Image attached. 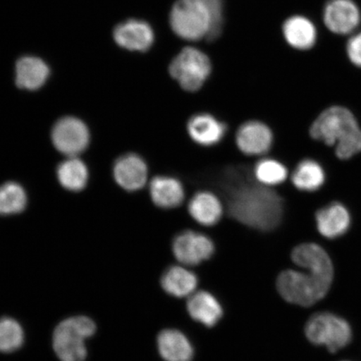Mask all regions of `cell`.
Returning <instances> with one entry per match:
<instances>
[{
    "mask_svg": "<svg viewBox=\"0 0 361 361\" xmlns=\"http://www.w3.org/2000/svg\"><path fill=\"white\" fill-rule=\"evenodd\" d=\"M230 180L228 209L233 219L262 232L279 227L283 215V201L278 192L243 177H232Z\"/></svg>",
    "mask_w": 361,
    "mask_h": 361,
    "instance_id": "obj_1",
    "label": "cell"
},
{
    "mask_svg": "<svg viewBox=\"0 0 361 361\" xmlns=\"http://www.w3.org/2000/svg\"><path fill=\"white\" fill-rule=\"evenodd\" d=\"M310 133L328 146L336 145L340 159H349L361 151V130L354 115L345 107L324 111L311 126Z\"/></svg>",
    "mask_w": 361,
    "mask_h": 361,
    "instance_id": "obj_2",
    "label": "cell"
},
{
    "mask_svg": "<svg viewBox=\"0 0 361 361\" xmlns=\"http://www.w3.org/2000/svg\"><path fill=\"white\" fill-rule=\"evenodd\" d=\"M308 270H286L279 275L277 290L288 303L308 307L322 300L331 288L334 274Z\"/></svg>",
    "mask_w": 361,
    "mask_h": 361,
    "instance_id": "obj_3",
    "label": "cell"
},
{
    "mask_svg": "<svg viewBox=\"0 0 361 361\" xmlns=\"http://www.w3.org/2000/svg\"><path fill=\"white\" fill-rule=\"evenodd\" d=\"M96 324L85 316H75L58 324L53 335V347L61 361H85V340L94 336Z\"/></svg>",
    "mask_w": 361,
    "mask_h": 361,
    "instance_id": "obj_4",
    "label": "cell"
},
{
    "mask_svg": "<svg viewBox=\"0 0 361 361\" xmlns=\"http://www.w3.org/2000/svg\"><path fill=\"white\" fill-rule=\"evenodd\" d=\"M171 29L179 37L200 40L211 30V13L200 0H178L170 13Z\"/></svg>",
    "mask_w": 361,
    "mask_h": 361,
    "instance_id": "obj_5",
    "label": "cell"
},
{
    "mask_svg": "<svg viewBox=\"0 0 361 361\" xmlns=\"http://www.w3.org/2000/svg\"><path fill=\"white\" fill-rule=\"evenodd\" d=\"M212 71L209 58L200 49L184 48L169 65V74L188 92L200 90Z\"/></svg>",
    "mask_w": 361,
    "mask_h": 361,
    "instance_id": "obj_6",
    "label": "cell"
},
{
    "mask_svg": "<svg viewBox=\"0 0 361 361\" xmlns=\"http://www.w3.org/2000/svg\"><path fill=\"white\" fill-rule=\"evenodd\" d=\"M305 335L313 344L326 345L329 351L335 353L349 344L352 333L345 319L333 314L319 313L307 322Z\"/></svg>",
    "mask_w": 361,
    "mask_h": 361,
    "instance_id": "obj_7",
    "label": "cell"
},
{
    "mask_svg": "<svg viewBox=\"0 0 361 361\" xmlns=\"http://www.w3.org/2000/svg\"><path fill=\"white\" fill-rule=\"evenodd\" d=\"M175 258L185 265H198L214 255L215 246L204 234L186 230L178 234L173 241Z\"/></svg>",
    "mask_w": 361,
    "mask_h": 361,
    "instance_id": "obj_8",
    "label": "cell"
},
{
    "mask_svg": "<svg viewBox=\"0 0 361 361\" xmlns=\"http://www.w3.org/2000/svg\"><path fill=\"white\" fill-rule=\"evenodd\" d=\"M89 132L82 121L74 117H65L54 126L52 141L63 154L75 157L87 147Z\"/></svg>",
    "mask_w": 361,
    "mask_h": 361,
    "instance_id": "obj_9",
    "label": "cell"
},
{
    "mask_svg": "<svg viewBox=\"0 0 361 361\" xmlns=\"http://www.w3.org/2000/svg\"><path fill=\"white\" fill-rule=\"evenodd\" d=\"M236 145L247 156H262L270 151L274 143L272 130L259 121H248L239 126Z\"/></svg>",
    "mask_w": 361,
    "mask_h": 361,
    "instance_id": "obj_10",
    "label": "cell"
},
{
    "mask_svg": "<svg viewBox=\"0 0 361 361\" xmlns=\"http://www.w3.org/2000/svg\"><path fill=\"white\" fill-rule=\"evenodd\" d=\"M324 21L331 32L347 35L359 25L360 13L352 0H329L324 7Z\"/></svg>",
    "mask_w": 361,
    "mask_h": 361,
    "instance_id": "obj_11",
    "label": "cell"
},
{
    "mask_svg": "<svg viewBox=\"0 0 361 361\" xmlns=\"http://www.w3.org/2000/svg\"><path fill=\"white\" fill-rule=\"evenodd\" d=\"M119 47L132 51L145 52L154 42L152 27L145 21L129 20L117 25L113 32Z\"/></svg>",
    "mask_w": 361,
    "mask_h": 361,
    "instance_id": "obj_12",
    "label": "cell"
},
{
    "mask_svg": "<svg viewBox=\"0 0 361 361\" xmlns=\"http://www.w3.org/2000/svg\"><path fill=\"white\" fill-rule=\"evenodd\" d=\"M187 130L197 145L209 147L222 141L227 133V126L209 113H197L189 118Z\"/></svg>",
    "mask_w": 361,
    "mask_h": 361,
    "instance_id": "obj_13",
    "label": "cell"
},
{
    "mask_svg": "<svg viewBox=\"0 0 361 361\" xmlns=\"http://www.w3.org/2000/svg\"><path fill=\"white\" fill-rule=\"evenodd\" d=\"M148 169L145 161L137 154H126L116 161L114 177L116 183L126 191L140 190L145 186Z\"/></svg>",
    "mask_w": 361,
    "mask_h": 361,
    "instance_id": "obj_14",
    "label": "cell"
},
{
    "mask_svg": "<svg viewBox=\"0 0 361 361\" xmlns=\"http://www.w3.org/2000/svg\"><path fill=\"white\" fill-rule=\"evenodd\" d=\"M154 204L164 209H173L183 204L185 191L182 183L171 176H157L149 186Z\"/></svg>",
    "mask_w": 361,
    "mask_h": 361,
    "instance_id": "obj_15",
    "label": "cell"
},
{
    "mask_svg": "<svg viewBox=\"0 0 361 361\" xmlns=\"http://www.w3.org/2000/svg\"><path fill=\"white\" fill-rule=\"evenodd\" d=\"M188 213L197 224L212 227L222 218V202L214 193L209 191L197 192L191 198L188 206Z\"/></svg>",
    "mask_w": 361,
    "mask_h": 361,
    "instance_id": "obj_16",
    "label": "cell"
},
{
    "mask_svg": "<svg viewBox=\"0 0 361 361\" xmlns=\"http://www.w3.org/2000/svg\"><path fill=\"white\" fill-rule=\"evenodd\" d=\"M187 310L192 319L209 328L215 326L224 314L219 300L207 291L197 292L189 296Z\"/></svg>",
    "mask_w": 361,
    "mask_h": 361,
    "instance_id": "obj_17",
    "label": "cell"
},
{
    "mask_svg": "<svg viewBox=\"0 0 361 361\" xmlns=\"http://www.w3.org/2000/svg\"><path fill=\"white\" fill-rule=\"evenodd\" d=\"M315 219L319 233L327 238L341 237L350 228L349 212L341 203L334 202L319 209Z\"/></svg>",
    "mask_w": 361,
    "mask_h": 361,
    "instance_id": "obj_18",
    "label": "cell"
},
{
    "mask_svg": "<svg viewBox=\"0 0 361 361\" xmlns=\"http://www.w3.org/2000/svg\"><path fill=\"white\" fill-rule=\"evenodd\" d=\"M157 348L165 361H192L193 346L178 329H164L157 337Z\"/></svg>",
    "mask_w": 361,
    "mask_h": 361,
    "instance_id": "obj_19",
    "label": "cell"
},
{
    "mask_svg": "<svg viewBox=\"0 0 361 361\" xmlns=\"http://www.w3.org/2000/svg\"><path fill=\"white\" fill-rule=\"evenodd\" d=\"M49 69L42 59L25 56L16 64V85L20 88L37 90L47 80Z\"/></svg>",
    "mask_w": 361,
    "mask_h": 361,
    "instance_id": "obj_20",
    "label": "cell"
},
{
    "mask_svg": "<svg viewBox=\"0 0 361 361\" xmlns=\"http://www.w3.org/2000/svg\"><path fill=\"white\" fill-rule=\"evenodd\" d=\"M197 283V275L180 266H171L161 278L162 288L166 293L176 298L191 296Z\"/></svg>",
    "mask_w": 361,
    "mask_h": 361,
    "instance_id": "obj_21",
    "label": "cell"
},
{
    "mask_svg": "<svg viewBox=\"0 0 361 361\" xmlns=\"http://www.w3.org/2000/svg\"><path fill=\"white\" fill-rule=\"evenodd\" d=\"M291 258L293 263L305 269L334 274L332 262L327 252L315 243H303L293 248Z\"/></svg>",
    "mask_w": 361,
    "mask_h": 361,
    "instance_id": "obj_22",
    "label": "cell"
},
{
    "mask_svg": "<svg viewBox=\"0 0 361 361\" xmlns=\"http://www.w3.org/2000/svg\"><path fill=\"white\" fill-rule=\"evenodd\" d=\"M283 35L292 47L308 49L314 47L316 30L313 23L302 16L290 18L284 23Z\"/></svg>",
    "mask_w": 361,
    "mask_h": 361,
    "instance_id": "obj_23",
    "label": "cell"
},
{
    "mask_svg": "<svg viewBox=\"0 0 361 361\" xmlns=\"http://www.w3.org/2000/svg\"><path fill=\"white\" fill-rule=\"evenodd\" d=\"M326 175L322 166L312 159H305L297 165L291 180L300 191L314 192L322 186Z\"/></svg>",
    "mask_w": 361,
    "mask_h": 361,
    "instance_id": "obj_24",
    "label": "cell"
},
{
    "mask_svg": "<svg viewBox=\"0 0 361 361\" xmlns=\"http://www.w3.org/2000/svg\"><path fill=\"white\" fill-rule=\"evenodd\" d=\"M57 177L59 182L68 190L80 191L88 180L87 166L78 157H71L59 166Z\"/></svg>",
    "mask_w": 361,
    "mask_h": 361,
    "instance_id": "obj_25",
    "label": "cell"
},
{
    "mask_svg": "<svg viewBox=\"0 0 361 361\" xmlns=\"http://www.w3.org/2000/svg\"><path fill=\"white\" fill-rule=\"evenodd\" d=\"M254 174L257 182L264 186L274 187L286 182L288 170L281 161L264 158L257 162Z\"/></svg>",
    "mask_w": 361,
    "mask_h": 361,
    "instance_id": "obj_26",
    "label": "cell"
},
{
    "mask_svg": "<svg viewBox=\"0 0 361 361\" xmlns=\"http://www.w3.org/2000/svg\"><path fill=\"white\" fill-rule=\"evenodd\" d=\"M26 203V194L20 185L11 182L0 187V215L20 214Z\"/></svg>",
    "mask_w": 361,
    "mask_h": 361,
    "instance_id": "obj_27",
    "label": "cell"
},
{
    "mask_svg": "<svg viewBox=\"0 0 361 361\" xmlns=\"http://www.w3.org/2000/svg\"><path fill=\"white\" fill-rule=\"evenodd\" d=\"M25 341V333L20 324L8 317L0 319V352L12 353L19 350Z\"/></svg>",
    "mask_w": 361,
    "mask_h": 361,
    "instance_id": "obj_28",
    "label": "cell"
},
{
    "mask_svg": "<svg viewBox=\"0 0 361 361\" xmlns=\"http://www.w3.org/2000/svg\"><path fill=\"white\" fill-rule=\"evenodd\" d=\"M209 8L212 17V26L207 39L214 40L218 38L223 27V0H200Z\"/></svg>",
    "mask_w": 361,
    "mask_h": 361,
    "instance_id": "obj_29",
    "label": "cell"
},
{
    "mask_svg": "<svg viewBox=\"0 0 361 361\" xmlns=\"http://www.w3.org/2000/svg\"><path fill=\"white\" fill-rule=\"evenodd\" d=\"M347 53L354 65L361 67V33L354 35L347 44Z\"/></svg>",
    "mask_w": 361,
    "mask_h": 361,
    "instance_id": "obj_30",
    "label": "cell"
}]
</instances>
